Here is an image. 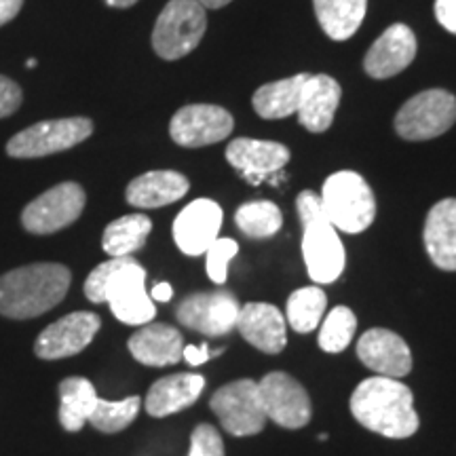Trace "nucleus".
<instances>
[{"mask_svg":"<svg viewBox=\"0 0 456 456\" xmlns=\"http://www.w3.org/2000/svg\"><path fill=\"white\" fill-rule=\"evenodd\" d=\"M87 195L77 182H61L26 205L21 224L32 235H51L81 218Z\"/></svg>","mask_w":456,"mask_h":456,"instance_id":"9d476101","label":"nucleus"},{"mask_svg":"<svg viewBox=\"0 0 456 456\" xmlns=\"http://www.w3.org/2000/svg\"><path fill=\"white\" fill-rule=\"evenodd\" d=\"M351 412L359 425L389 440H406L420 425L410 387L389 376L362 380L351 395Z\"/></svg>","mask_w":456,"mask_h":456,"instance_id":"f03ea898","label":"nucleus"},{"mask_svg":"<svg viewBox=\"0 0 456 456\" xmlns=\"http://www.w3.org/2000/svg\"><path fill=\"white\" fill-rule=\"evenodd\" d=\"M182 359L188 363V366H203L208 359H212V349H209L208 342L203 345H184V351H182Z\"/></svg>","mask_w":456,"mask_h":456,"instance_id":"e433bc0d","label":"nucleus"},{"mask_svg":"<svg viewBox=\"0 0 456 456\" xmlns=\"http://www.w3.org/2000/svg\"><path fill=\"white\" fill-rule=\"evenodd\" d=\"M322 209L336 231L359 235L376 218V199L370 184L357 171L342 169L330 175L322 188Z\"/></svg>","mask_w":456,"mask_h":456,"instance_id":"39448f33","label":"nucleus"},{"mask_svg":"<svg viewBox=\"0 0 456 456\" xmlns=\"http://www.w3.org/2000/svg\"><path fill=\"white\" fill-rule=\"evenodd\" d=\"M342 89L328 74H309L298 102V121L311 134H323L334 123L336 108L340 104Z\"/></svg>","mask_w":456,"mask_h":456,"instance_id":"aec40b11","label":"nucleus"},{"mask_svg":"<svg viewBox=\"0 0 456 456\" xmlns=\"http://www.w3.org/2000/svg\"><path fill=\"white\" fill-rule=\"evenodd\" d=\"M208 30V15L199 0H169L152 30V49L163 60H180L195 51Z\"/></svg>","mask_w":456,"mask_h":456,"instance_id":"423d86ee","label":"nucleus"},{"mask_svg":"<svg viewBox=\"0 0 456 456\" xmlns=\"http://www.w3.org/2000/svg\"><path fill=\"white\" fill-rule=\"evenodd\" d=\"M21 106L20 85L7 77H0V118L11 117Z\"/></svg>","mask_w":456,"mask_h":456,"instance_id":"f704fd0d","label":"nucleus"},{"mask_svg":"<svg viewBox=\"0 0 456 456\" xmlns=\"http://www.w3.org/2000/svg\"><path fill=\"white\" fill-rule=\"evenodd\" d=\"M328 309V296L319 285H306L292 292L285 306V322L292 326L294 332L309 334L319 328Z\"/></svg>","mask_w":456,"mask_h":456,"instance_id":"c85d7f7f","label":"nucleus"},{"mask_svg":"<svg viewBox=\"0 0 456 456\" xmlns=\"http://www.w3.org/2000/svg\"><path fill=\"white\" fill-rule=\"evenodd\" d=\"M241 311L239 300L226 289L199 292L186 296L175 309V317L182 326L205 336H224L237 328Z\"/></svg>","mask_w":456,"mask_h":456,"instance_id":"f8f14e48","label":"nucleus"},{"mask_svg":"<svg viewBox=\"0 0 456 456\" xmlns=\"http://www.w3.org/2000/svg\"><path fill=\"white\" fill-rule=\"evenodd\" d=\"M21 7H24V0H0V26L15 20Z\"/></svg>","mask_w":456,"mask_h":456,"instance_id":"4c0bfd02","label":"nucleus"},{"mask_svg":"<svg viewBox=\"0 0 456 456\" xmlns=\"http://www.w3.org/2000/svg\"><path fill=\"white\" fill-rule=\"evenodd\" d=\"M319 328V346L326 353H342L355 336L357 317L349 306H336L322 319Z\"/></svg>","mask_w":456,"mask_h":456,"instance_id":"2f4dec72","label":"nucleus"},{"mask_svg":"<svg viewBox=\"0 0 456 456\" xmlns=\"http://www.w3.org/2000/svg\"><path fill=\"white\" fill-rule=\"evenodd\" d=\"M72 275L64 265L37 262L0 277V315L32 319L60 305L70 289Z\"/></svg>","mask_w":456,"mask_h":456,"instance_id":"7ed1b4c3","label":"nucleus"},{"mask_svg":"<svg viewBox=\"0 0 456 456\" xmlns=\"http://www.w3.org/2000/svg\"><path fill=\"white\" fill-rule=\"evenodd\" d=\"M188 456H226L224 442L214 425L201 423L195 427L191 436V450Z\"/></svg>","mask_w":456,"mask_h":456,"instance_id":"72a5a7b5","label":"nucleus"},{"mask_svg":"<svg viewBox=\"0 0 456 456\" xmlns=\"http://www.w3.org/2000/svg\"><path fill=\"white\" fill-rule=\"evenodd\" d=\"M224 212L212 199H195L174 220V241L186 256H203L220 237Z\"/></svg>","mask_w":456,"mask_h":456,"instance_id":"2eb2a0df","label":"nucleus"},{"mask_svg":"<svg viewBox=\"0 0 456 456\" xmlns=\"http://www.w3.org/2000/svg\"><path fill=\"white\" fill-rule=\"evenodd\" d=\"M209 406L220 419L224 431L235 437L258 436L269 420L262 406L258 383H254L252 379L232 380L220 387L209 399Z\"/></svg>","mask_w":456,"mask_h":456,"instance_id":"1a4fd4ad","label":"nucleus"},{"mask_svg":"<svg viewBox=\"0 0 456 456\" xmlns=\"http://www.w3.org/2000/svg\"><path fill=\"white\" fill-rule=\"evenodd\" d=\"M85 296L95 305L108 302L112 315L125 326H144L157 315L155 302L146 289V269L131 256L95 266L85 281Z\"/></svg>","mask_w":456,"mask_h":456,"instance_id":"f257e3e1","label":"nucleus"},{"mask_svg":"<svg viewBox=\"0 0 456 456\" xmlns=\"http://www.w3.org/2000/svg\"><path fill=\"white\" fill-rule=\"evenodd\" d=\"M235 224L243 235L269 239L281 231L283 214L273 201H249L237 209Z\"/></svg>","mask_w":456,"mask_h":456,"instance_id":"c756f323","label":"nucleus"},{"mask_svg":"<svg viewBox=\"0 0 456 456\" xmlns=\"http://www.w3.org/2000/svg\"><path fill=\"white\" fill-rule=\"evenodd\" d=\"M289 157L292 155L288 146L266 140L237 138L226 148V161L252 184H260L262 180L281 171Z\"/></svg>","mask_w":456,"mask_h":456,"instance_id":"a211bd4d","label":"nucleus"},{"mask_svg":"<svg viewBox=\"0 0 456 456\" xmlns=\"http://www.w3.org/2000/svg\"><path fill=\"white\" fill-rule=\"evenodd\" d=\"M37 66V60H28V68H34Z\"/></svg>","mask_w":456,"mask_h":456,"instance_id":"79ce46f5","label":"nucleus"},{"mask_svg":"<svg viewBox=\"0 0 456 456\" xmlns=\"http://www.w3.org/2000/svg\"><path fill=\"white\" fill-rule=\"evenodd\" d=\"M148 294H151V298L157 302H169L171 298H174V288H171L167 281H161V283H157L155 288H152V292H148Z\"/></svg>","mask_w":456,"mask_h":456,"instance_id":"58836bf2","label":"nucleus"},{"mask_svg":"<svg viewBox=\"0 0 456 456\" xmlns=\"http://www.w3.org/2000/svg\"><path fill=\"white\" fill-rule=\"evenodd\" d=\"M313 7L322 30L332 41H346L363 24L368 0H313Z\"/></svg>","mask_w":456,"mask_h":456,"instance_id":"a878e982","label":"nucleus"},{"mask_svg":"<svg viewBox=\"0 0 456 456\" xmlns=\"http://www.w3.org/2000/svg\"><path fill=\"white\" fill-rule=\"evenodd\" d=\"M436 17L448 32L456 34V0H436Z\"/></svg>","mask_w":456,"mask_h":456,"instance_id":"c9c22d12","label":"nucleus"},{"mask_svg":"<svg viewBox=\"0 0 456 456\" xmlns=\"http://www.w3.org/2000/svg\"><path fill=\"white\" fill-rule=\"evenodd\" d=\"M239 252V243L235 239L218 237L209 245L208 252H205V271L208 277L212 279L216 285H224L228 279V265L235 258Z\"/></svg>","mask_w":456,"mask_h":456,"instance_id":"473e14b6","label":"nucleus"},{"mask_svg":"<svg viewBox=\"0 0 456 456\" xmlns=\"http://www.w3.org/2000/svg\"><path fill=\"white\" fill-rule=\"evenodd\" d=\"M203 389L205 379L201 374L182 372L163 376L148 389L144 408L155 419H165V416L182 412V410L192 406L201 397Z\"/></svg>","mask_w":456,"mask_h":456,"instance_id":"4be33fe9","label":"nucleus"},{"mask_svg":"<svg viewBox=\"0 0 456 456\" xmlns=\"http://www.w3.org/2000/svg\"><path fill=\"white\" fill-rule=\"evenodd\" d=\"M152 231V220L144 214L121 216L106 226L102 235V248L112 258H125L134 252H140L146 245V239Z\"/></svg>","mask_w":456,"mask_h":456,"instance_id":"cd10ccee","label":"nucleus"},{"mask_svg":"<svg viewBox=\"0 0 456 456\" xmlns=\"http://www.w3.org/2000/svg\"><path fill=\"white\" fill-rule=\"evenodd\" d=\"M98 391L85 376H70L60 383V423L66 431H81L98 403Z\"/></svg>","mask_w":456,"mask_h":456,"instance_id":"393cba45","label":"nucleus"},{"mask_svg":"<svg viewBox=\"0 0 456 456\" xmlns=\"http://www.w3.org/2000/svg\"><path fill=\"white\" fill-rule=\"evenodd\" d=\"M237 330L249 345L266 355H277L288 345V322L269 302L243 305L237 317Z\"/></svg>","mask_w":456,"mask_h":456,"instance_id":"6ab92c4d","label":"nucleus"},{"mask_svg":"<svg viewBox=\"0 0 456 456\" xmlns=\"http://www.w3.org/2000/svg\"><path fill=\"white\" fill-rule=\"evenodd\" d=\"M232 127H235L232 114L222 106L188 104L174 114L169 135L178 146L201 148L228 138Z\"/></svg>","mask_w":456,"mask_h":456,"instance_id":"ddd939ff","label":"nucleus"},{"mask_svg":"<svg viewBox=\"0 0 456 456\" xmlns=\"http://www.w3.org/2000/svg\"><path fill=\"white\" fill-rule=\"evenodd\" d=\"M357 357L376 376L403 379L412 370V353L402 336L385 328H372L357 342Z\"/></svg>","mask_w":456,"mask_h":456,"instance_id":"dca6fc26","label":"nucleus"},{"mask_svg":"<svg viewBox=\"0 0 456 456\" xmlns=\"http://www.w3.org/2000/svg\"><path fill=\"white\" fill-rule=\"evenodd\" d=\"M306 78H309V74H296V77L262 85L252 98L254 110L262 118L292 117L298 110L300 94Z\"/></svg>","mask_w":456,"mask_h":456,"instance_id":"bb28decb","label":"nucleus"},{"mask_svg":"<svg viewBox=\"0 0 456 456\" xmlns=\"http://www.w3.org/2000/svg\"><path fill=\"white\" fill-rule=\"evenodd\" d=\"M188 188H191V182L180 171H148V174H142L129 182L125 199L138 209H157L180 201L188 192Z\"/></svg>","mask_w":456,"mask_h":456,"instance_id":"b1692460","label":"nucleus"},{"mask_svg":"<svg viewBox=\"0 0 456 456\" xmlns=\"http://www.w3.org/2000/svg\"><path fill=\"white\" fill-rule=\"evenodd\" d=\"M135 362L152 368L175 366L184 351V336L167 323H144L127 342Z\"/></svg>","mask_w":456,"mask_h":456,"instance_id":"412c9836","label":"nucleus"},{"mask_svg":"<svg viewBox=\"0 0 456 456\" xmlns=\"http://www.w3.org/2000/svg\"><path fill=\"white\" fill-rule=\"evenodd\" d=\"M425 249L437 269L456 271V199H442L425 220Z\"/></svg>","mask_w":456,"mask_h":456,"instance_id":"5701e85b","label":"nucleus"},{"mask_svg":"<svg viewBox=\"0 0 456 456\" xmlns=\"http://www.w3.org/2000/svg\"><path fill=\"white\" fill-rule=\"evenodd\" d=\"M140 408L142 399L138 395L125 397L121 402H110V399L100 397L89 416V423L102 433H118L134 423Z\"/></svg>","mask_w":456,"mask_h":456,"instance_id":"7c9ffc66","label":"nucleus"},{"mask_svg":"<svg viewBox=\"0 0 456 456\" xmlns=\"http://www.w3.org/2000/svg\"><path fill=\"white\" fill-rule=\"evenodd\" d=\"M91 134L94 123L85 117L43 121L15 134L7 144V155L13 159L49 157L81 144Z\"/></svg>","mask_w":456,"mask_h":456,"instance_id":"6e6552de","label":"nucleus"},{"mask_svg":"<svg viewBox=\"0 0 456 456\" xmlns=\"http://www.w3.org/2000/svg\"><path fill=\"white\" fill-rule=\"evenodd\" d=\"M100 315L89 311H77L57 319L41 332L34 342V355L41 359H64L78 355L87 349L100 332Z\"/></svg>","mask_w":456,"mask_h":456,"instance_id":"4468645a","label":"nucleus"},{"mask_svg":"<svg viewBox=\"0 0 456 456\" xmlns=\"http://www.w3.org/2000/svg\"><path fill=\"white\" fill-rule=\"evenodd\" d=\"M266 419L283 429H302L313 416L311 397L294 376L271 372L258 383Z\"/></svg>","mask_w":456,"mask_h":456,"instance_id":"9b49d317","label":"nucleus"},{"mask_svg":"<svg viewBox=\"0 0 456 456\" xmlns=\"http://www.w3.org/2000/svg\"><path fill=\"white\" fill-rule=\"evenodd\" d=\"M108 7H114V9H127V7H134L138 0H104Z\"/></svg>","mask_w":456,"mask_h":456,"instance_id":"ea45409f","label":"nucleus"},{"mask_svg":"<svg viewBox=\"0 0 456 456\" xmlns=\"http://www.w3.org/2000/svg\"><path fill=\"white\" fill-rule=\"evenodd\" d=\"M416 57V37L408 26L393 24L376 38L363 57V70L368 77L391 78L403 72Z\"/></svg>","mask_w":456,"mask_h":456,"instance_id":"f3484780","label":"nucleus"},{"mask_svg":"<svg viewBox=\"0 0 456 456\" xmlns=\"http://www.w3.org/2000/svg\"><path fill=\"white\" fill-rule=\"evenodd\" d=\"M456 123V98L446 89H427L399 108L395 131L403 140L440 138Z\"/></svg>","mask_w":456,"mask_h":456,"instance_id":"0eeeda50","label":"nucleus"},{"mask_svg":"<svg viewBox=\"0 0 456 456\" xmlns=\"http://www.w3.org/2000/svg\"><path fill=\"white\" fill-rule=\"evenodd\" d=\"M199 3H201L205 9H222L226 7L228 3H232V0H199Z\"/></svg>","mask_w":456,"mask_h":456,"instance_id":"a19ab883","label":"nucleus"},{"mask_svg":"<svg viewBox=\"0 0 456 456\" xmlns=\"http://www.w3.org/2000/svg\"><path fill=\"white\" fill-rule=\"evenodd\" d=\"M302 224V258L309 277L317 285L334 283L346 265L345 245L338 231L322 209V199L313 191H302L296 199Z\"/></svg>","mask_w":456,"mask_h":456,"instance_id":"20e7f679","label":"nucleus"}]
</instances>
